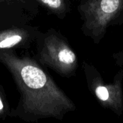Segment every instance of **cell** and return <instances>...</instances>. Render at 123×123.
Instances as JSON below:
<instances>
[{"label": "cell", "instance_id": "4", "mask_svg": "<svg viewBox=\"0 0 123 123\" xmlns=\"http://www.w3.org/2000/svg\"><path fill=\"white\" fill-rule=\"evenodd\" d=\"M41 58L43 63L63 77L76 76L79 58L67 39L61 33L52 30L43 39Z\"/></svg>", "mask_w": 123, "mask_h": 123}, {"label": "cell", "instance_id": "8", "mask_svg": "<svg viewBox=\"0 0 123 123\" xmlns=\"http://www.w3.org/2000/svg\"><path fill=\"white\" fill-rule=\"evenodd\" d=\"M3 108H4V105H3V103H2V102H1V100L0 99V111H1L3 110Z\"/></svg>", "mask_w": 123, "mask_h": 123}, {"label": "cell", "instance_id": "2", "mask_svg": "<svg viewBox=\"0 0 123 123\" xmlns=\"http://www.w3.org/2000/svg\"><path fill=\"white\" fill-rule=\"evenodd\" d=\"M78 1L81 32L94 44L101 43L110 27L123 24V0Z\"/></svg>", "mask_w": 123, "mask_h": 123}, {"label": "cell", "instance_id": "3", "mask_svg": "<svg viewBox=\"0 0 123 123\" xmlns=\"http://www.w3.org/2000/svg\"><path fill=\"white\" fill-rule=\"evenodd\" d=\"M82 69L88 90L105 109L114 112L117 117L123 114V68L116 72L113 81L107 83L95 66L84 61Z\"/></svg>", "mask_w": 123, "mask_h": 123}, {"label": "cell", "instance_id": "7", "mask_svg": "<svg viewBox=\"0 0 123 123\" xmlns=\"http://www.w3.org/2000/svg\"><path fill=\"white\" fill-rule=\"evenodd\" d=\"M112 58L116 65L119 67H123V50L112 54Z\"/></svg>", "mask_w": 123, "mask_h": 123}, {"label": "cell", "instance_id": "5", "mask_svg": "<svg viewBox=\"0 0 123 123\" xmlns=\"http://www.w3.org/2000/svg\"><path fill=\"white\" fill-rule=\"evenodd\" d=\"M60 18H64L71 11V0H40Z\"/></svg>", "mask_w": 123, "mask_h": 123}, {"label": "cell", "instance_id": "1", "mask_svg": "<svg viewBox=\"0 0 123 123\" xmlns=\"http://www.w3.org/2000/svg\"><path fill=\"white\" fill-rule=\"evenodd\" d=\"M1 56L16 79L27 112L37 118L53 117L61 120L76 110L72 99L36 64L7 53Z\"/></svg>", "mask_w": 123, "mask_h": 123}, {"label": "cell", "instance_id": "6", "mask_svg": "<svg viewBox=\"0 0 123 123\" xmlns=\"http://www.w3.org/2000/svg\"><path fill=\"white\" fill-rule=\"evenodd\" d=\"M22 37L19 35L14 34L9 35L4 37L1 40H0V48H8L14 46L15 45L18 44Z\"/></svg>", "mask_w": 123, "mask_h": 123}]
</instances>
